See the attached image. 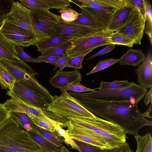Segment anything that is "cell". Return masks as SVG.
<instances>
[{"label": "cell", "mask_w": 152, "mask_h": 152, "mask_svg": "<svg viewBox=\"0 0 152 152\" xmlns=\"http://www.w3.org/2000/svg\"><path fill=\"white\" fill-rule=\"evenodd\" d=\"M66 130L69 137L100 147L104 149L112 148L108 144L100 137L80 130L67 123Z\"/></svg>", "instance_id": "2e32d148"}, {"label": "cell", "mask_w": 152, "mask_h": 152, "mask_svg": "<svg viewBox=\"0 0 152 152\" xmlns=\"http://www.w3.org/2000/svg\"><path fill=\"white\" fill-rule=\"evenodd\" d=\"M0 85L1 86V87L2 86V81H1V79L0 78Z\"/></svg>", "instance_id": "db71d44e"}, {"label": "cell", "mask_w": 152, "mask_h": 152, "mask_svg": "<svg viewBox=\"0 0 152 152\" xmlns=\"http://www.w3.org/2000/svg\"><path fill=\"white\" fill-rule=\"evenodd\" d=\"M152 109V102H151L150 105L147 111L144 113H142L143 116L145 118L148 117L150 118H151L152 116L150 115V113Z\"/></svg>", "instance_id": "f907efd6"}, {"label": "cell", "mask_w": 152, "mask_h": 152, "mask_svg": "<svg viewBox=\"0 0 152 152\" xmlns=\"http://www.w3.org/2000/svg\"><path fill=\"white\" fill-rule=\"evenodd\" d=\"M97 88L92 89L87 88L82 84L80 82L74 83L68 87L66 91H70L77 93L86 91L94 92Z\"/></svg>", "instance_id": "b9f144b4"}, {"label": "cell", "mask_w": 152, "mask_h": 152, "mask_svg": "<svg viewBox=\"0 0 152 152\" xmlns=\"http://www.w3.org/2000/svg\"><path fill=\"white\" fill-rule=\"evenodd\" d=\"M1 124H0V126L1 125Z\"/></svg>", "instance_id": "11a10c76"}, {"label": "cell", "mask_w": 152, "mask_h": 152, "mask_svg": "<svg viewBox=\"0 0 152 152\" xmlns=\"http://www.w3.org/2000/svg\"><path fill=\"white\" fill-rule=\"evenodd\" d=\"M113 32L103 31L75 41L65 52L67 58L88 53L98 47L112 44L111 37Z\"/></svg>", "instance_id": "ba28073f"}, {"label": "cell", "mask_w": 152, "mask_h": 152, "mask_svg": "<svg viewBox=\"0 0 152 152\" xmlns=\"http://www.w3.org/2000/svg\"><path fill=\"white\" fill-rule=\"evenodd\" d=\"M135 8L133 6L126 4L115 10L113 14L107 31H117L125 24Z\"/></svg>", "instance_id": "ac0fdd59"}, {"label": "cell", "mask_w": 152, "mask_h": 152, "mask_svg": "<svg viewBox=\"0 0 152 152\" xmlns=\"http://www.w3.org/2000/svg\"><path fill=\"white\" fill-rule=\"evenodd\" d=\"M83 7L89 8L95 11L108 14H113L115 11L105 7L97 0H78Z\"/></svg>", "instance_id": "484cf974"}, {"label": "cell", "mask_w": 152, "mask_h": 152, "mask_svg": "<svg viewBox=\"0 0 152 152\" xmlns=\"http://www.w3.org/2000/svg\"><path fill=\"white\" fill-rule=\"evenodd\" d=\"M107 8L115 11L126 4V0H97Z\"/></svg>", "instance_id": "74e56055"}, {"label": "cell", "mask_w": 152, "mask_h": 152, "mask_svg": "<svg viewBox=\"0 0 152 152\" xmlns=\"http://www.w3.org/2000/svg\"><path fill=\"white\" fill-rule=\"evenodd\" d=\"M145 57L144 53L140 49L134 50L130 48L119 59V64L121 66H138Z\"/></svg>", "instance_id": "ffe728a7"}, {"label": "cell", "mask_w": 152, "mask_h": 152, "mask_svg": "<svg viewBox=\"0 0 152 152\" xmlns=\"http://www.w3.org/2000/svg\"><path fill=\"white\" fill-rule=\"evenodd\" d=\"M31 11L38 28L50 37L56 28L60 16L51 12L49 10Z\"/></svg>", "instance_id": "4fadbf2b"}, {"label": "cell", "mask_w": 152, "mask_h": 152, "mask_svg": "<svg viewBox=\"0 0 152 152\" xmlns=\"http://www.w3.org/2000/svg\"><path fill=\"white\" fill-rule=\"evenodd\" d=\"M49 10L54 8L61 10L69 6L71 0H42Z\"/></svg>", "instance_id": "8d00e7d4"}, {"label": "cell", "mask_w": 152, "mask_h": 152, "mask_svg": "<svg viewBox=\"0 0 152 152\" xmlns=\"http://www.w3.org/2000/svg\"><path fill=\"white\" fill-rule=\"evenodd\" d=\"M3 19L2 16L1 15H0V26L1 25L2 22H3Z\"/></svg>", "instance_id": "f5cc1de1"}, {"label": "cell", "mask_w": 152, "mask_h": 152, "mask_svg": "<svg viewBox=\"0 0 152 152\" xmlns=\"http://www.w3.org/2000/svg\"><path fill=\"white\" fill-rule=\"evenodd\" d=\"M146 21L139 9L135 7L125 24L116 32L127 36L134 44L140 45Z\"/></svg>", "instance_id": "8fae6325"}, {"label": "cell", "mask_w": 152, "mask_h": 152, "mask_svg": "<svg viewBox=\"0 0 152 152\" xmlns=\"http://www.w3.org/2000/svg\"><path fill=\"white\" fill-rule=\"evenodd\" d=\"M0 77L2 83V89L10 90L13 88L16 81L15 78L0 64Z\"/></svg>", "instance_id": "4316f807"}, {"label": "cell", "mask_w": 152, "mask_h": 152, "mask_svg": "<svg viewBox=\"0 0 152 152\" xmlns=\"http://www.w3.org/2000/svg\"><path fill=\"white\" fill-rule=\"evenodd\" d=\"M152 88H150V90L147 92L145 95V97L144 100V103L148 107L150 102L152 101Z\"/></svg>", "instance_id": "681fc988"}, {"label": "cell", "mask_w": 152, "mask_h": 152, "mask_svg": "<svg viewBox=\"0 0 152 152\" xmlns=\"http://www.w3.org/2000/svg\"><path fill=\"white\" fill-rule=\"evenodd\" d=\"M79 152H104V149L83 141L72 139Z\"/></svg>", "instance_id": "1f68e13d"}, {"label": "cell", "mask_w": 152, "mask_h": 152, "mask_svg": "<svg viewBox=\"0 0 152 152\" xmlns=\"http://www.w3.org/2000/svg\"><path fill=\"white\" fill-rule=\"evenodd\" d=\"M135 70L138 84L147 89L152 87V54L149 48L147 55Z\"/></svg>", "instance_id": "e0dca14e"}, {"label": "cell", "mask_w": 152, "mask_h": 152, "mask_svg": "<svg viewBox=\"0 0 152 152\" xmlns=\"http://www.w3.org/2000/svg\"><path fill=\"white\" fill-rule=\"evenodd\" d=\"M6 94L11 98L20 100L28 105L41 110L46 111L49 104L38 93L25 84L16 81L14 88L8 90Z\"/></svg>", "instance_id": "9c48e42d"}, {"label": "cell", "mask_w": 152, "mask_h": 152, "mask_svg": "<svg viewBox=\"0 0 152 152\" xmlns=\"http://www.w3.org/2000/svg\"><path fill=\"white\" fill-rule=\"evenodd\" d=\"M67 124L89 134L104 139L112 148L126 142V133L119 126L96 116L81 119L69 118Z\"/></svg>", "instance_id": "3957f363"}, {"label": "cell", "mask_w": 152, "mask_h": 152, "mask_svg": "<svg viewBox=\"0 0 152 152\" xmlns=\"http://www.w3.org/2000/svg\"><path fill=\"white\" fill-rule=\"evenodd\" d=\"M2 16L3 20L27 30L39 41L50 37L37 27L33 12L18 1H14L9 12Z\"/></svg>", "instance_id": "8992f818"}, {"label": "cell", "mask_w": 152, "mask_h": 152, "mask_svg": "<svg viewBox=\"0 0 152 152\" xmlns=\"http://www.w3.org/2000/svg\"><path fill=\"white\" fill-rule=\"evenodd\" d=\"M0 152H43L28 132L11 117L0 126Z\"/></svg>", "instance_id": "7a4b0ae2"}, {"label": "cell", "mask_w": 152, "mask_h": 152, "mask_svg": "<svg viewBox=\"0 0 152 152\" xmlns=\"http://www.w3.org/2000/svg\"><path fill=\"white\" fill-rule=\"evenodd\" d=\"M72 42H68L46 50L42 53L40 56H53L61 57L65 55L67 48Z\"/></svg>", "instance_id": "f1b7e54d"}, {"label": "cell", "mask_w": 152, "mask_h": 152, "mask_svg": "<svg viewBox=\"0 0 152 152\" xmlns=\"http://www.w3.org/2000/svg\"><path fill=\"white\" fill-rule=\"evenodd\" d=\"M10 114L14 119L26 131L29 132L34 129V124L28 114L14 112L10 113Z\"/></svg>", "instance_id": "d4e9b609"}, {"label": "cell", "mask_w": 152, "mask_h": 152, "mask_svg": "<svg viewBox=\"0 0 152 152\" xmlns=\"http://www.w3.org/2000/svg\"><path fill=\"white\" fill-rule=\"evenodd\" d=\"M34 124L43 129L53 132H56L55 127L46 118H41L28 114Z\"/></svg>", "instance_id": "d6a6232c"}, {"label": "cell", "mask_w": 152, "mask_h": 152, "mask_svg": "<svg viewBox=\"0 0 152 152\" xmlns=\"http://www.w3.org/2000/svg\"><path fill=\"white\" fill-rule=\"evenodd\" d=\"M15 46L0 32V60H6L25 68H31L19 57L16 50Z\"/></svg>", "instance_id": "9a60e30c"}, {"label": "cell", "mask_w": 152, "mask_h": 152, "mask_svg": "<svg viewBox=\"0 0 152 152\" xmlns=\"http://www.w3.org/2000/svg\"><path fill=\"white\" fill-rule=\"evenodd\" d=\"M137 148L136 152H152V138L151 134L144 136L138 134L134 136Z\"/></svg>", "instance_id": "cb8c5ba5"}, {"label": "cell", "mask_w": 152, "mask_h": 152, "mask_svg": "<svg viewBox=\"0 0 152 152\" xmlns=\"http://www.w3.org/2000/svg\"><path fill=\"white\" fill-rule=\"evenodd\" d=\"M82 74L75 69L71 71H57L49 80V83L62 92L71 84L82 81Z\"/></svg>", "instance_id": "5bb4252c"}, {"label": "cell", "mask_w": 152, "mask_h": 152, "mask_svg": "<svg viewBox=\"0 0 152 152\" xmlns=\"http://www.w3.org/2000/svg\"><path fill=\"white\" fill-rule=\"evenodd\" d=\"M131 84L128 80H115L112 82L101 81L98 89L100 90H114L127 87Z\"/></svg>", "instance_id": "83f0119b"}, {"label": "cell", "mask_w": 152, "mask_h": 152, "mask_svg": "<svg viewBox=\"0 0 152 152\" xmlns=\"http://www.w3.org/2000/svg\"><path fill=\"white\" fill-rule=\"evenodd\" d=\"M59 149L60 152H72L64 145L59 148Z\"/></svg>", "instance_id": "816d5d0a"}, {"label": "cell", "mask_w": 152, "mask_h": 152, "mask_svg": "<svg viewBox=\"0 0 152 152\" xmlns=\"http://www.w3.org/2000/svg\"><path fill=\"white\" fill-rule=\"evenodd\" d=\"M48 110L68 120L71 118L83 119L96 117L66 91L62 92L59 96L55 95Z\"/></svg>", "instance_id": "5b68a950"}, {"label": "cell", "mask_w": 152, "mask_h": 152, "mask_svg": "<svg viewBox=\"0 0 152 152\" xmlns=\"http://www.w3.org/2000/svg\"><path fill=\"white\" fill-rule=\"evenodd\" d=\"M14 1L0 0V15H1L8 13L10 10Z\"/></svg>", "instance_id": "ee69618b"}, {"label": "cell", "mask_w": 152, "mask_h": 152, "mask_svg": "<svg viewBox=\"0 0 152 152\" xmlns=\"http://www.w3.org/2000/svg\"><path fill=\"white\" fill-rule=\"evenodd\" d=\"M60 57L58 56H39L37 58L43 61V62L48 63L55 66L56 63Z\"/></svg>", "instance_id": "7dc6e473"}, {"label": "cell", "mask_w": 152, "mask_h": 152, "mask_svg": "<svg viewBox=\"0 0 152 152\" xmlns=\"http://www.w3.org/2000/svg\"><path fill=\"white\" fill-rule=\"evenodd\" d=\"M67 64V58L65 55L60 57L56 63L55 68L53 70L57 68H59V71L63 70L64 68L66 67Z\"/></svg>", "instance_id": "c3c4849f"}, {"label": "cell", "mask_w": 152, "mask_h": 152, "mask_svg": "<svg viewBox=\"0 0 152 152\" xmlns=\"http://www.w3.org/2000/svg\"><path fill=\"white\" fill-rule=\"evenodd\" d=\"M86 37H87L64 36H53L39 41L35 46L37 48V51L41 53L49 48L63 43L68 42H73Z\"/></svg>", "instance_id": "d6986e66"}, {"label": "cell", "mask_w": 152, "mask_h": 152, "mask_svg": "<svg viewBox=\"0 0 152 152\" xmlns=\"http://www.w3.org/2000/svg\"><path fill=\"white\" fill-rule=\"evenodd\" d=\"M115 45L113 44L107 45L104 48L94 54L88 58L87 60H89L96 56H101L109 53L115 48Z\"/></svg>", "instance_id": "bcb514c9"}, {"label": "cell", "mask_w": 152, "mask_h": 152, "mask_svg": "<svg viewBox=\"0 0 152 152\" xmlns=\"http://www.w3.org/2000/svg\"><path fill=\"white\" fill-rule=\"evenodd\" d=\"M59 12L61 14L60 17L65 23H71L76 20L79 13L71 8H66L60 10Z\"/></svg>", "instance_id": "d590c367"}, {"label": "cell", "mask_w": 152, "mask_h": 152, "mask_svg": "<svg viewBox=\"0 0 152 152\" xmlns=\"http://www.w3.org/2000/svg\"><path fill=\"white\" fill-rule=\"evenodd\" d=\"M103 31H104L100 29L73 22L65 23L60 17L55 30L50 37L57 36L87 37L96 33Z\"/></svg>", "instance_id": "7c38bea8"}, {"label": "cell", "mask_w": 152, "mask_h": 152, "mask_svg": "<svg viewBox=\"0 0 152 152\" xmlns=\"http://www.w3.org/2000/svg\"><path fill=\"white\" fill-rule=\"evenodd\" d=\"M126 4L137 8L146 20V0H126Z\"/></svg>", "instance_id": "60d3db41"}, {"label": "cell", "mask_w": 152, "mask_h": 152, "mask_svg": "<svg viewBox=\"0 0 152 152\" xmlns=\"http://www.w3.org/2000/svg\"><path fill=\"white\" fill-rule=\"evenodd\" d=\"M88 53L75 57L67 58L66 67L72 68L75 69H82L83 68L82 62L85 57Z\"/></svg>", "instance_id": "ab89813d"}, {"label": "cell", "mask_w": 152, "mask_h": 152, "mask_svg": "<svg viewBox=\"0 0 152 152\" xmlns=\"http://www.w3.org/2000/svg\"><path fill=\"white\" fill-rule=\"evenodd\" d=\"M146 89L134 82L126 88L114 90H100L86 93L68 92L76 99L110 101H130L137 104L145 96Z\"/></svg>", "instance_id": "277c9868"}, {"label": "cell", "mask_w": 152, "mask_h": 152, "mask_svg": "<svg viewBox=\"0 0 152 152\" xmlns=\"http://www.w3.org/2000/svg\"><path fill=\"white\" fill-rule=\"evenodd\" d=\"M119 59H115L114 58L100 60L90 72L86 74V75H89L106 69L119 62Z\"/></svg>", "instance_id": "e575fe53"}, {"label": "cell", "mask_w": 152, "mask_h": 152, "mask_svg": "<svg viewBox=\"0 0 152 152\" xmlns=\"http://www.w3.org/2000/svg\"><path fill=\"white\" fill-rule=\"evenodd\" d=\"M11 117L10 113L5 107L4 104L0 103V124H1Z\"/></svg>", "instance_id": "f6af8a7d"}, {"label": "cell", "mask_w": 152, "mask_h": 152, "mask_svg": "<svg viewBox=\"0 0 152 152\" xmlns=\"http://www.w3.org/2000/svg\"><path fill=\"white\" fill-rule=\"evenodd\" d=\"M15 48L19 57L23 61L26 63L43 62V61L38 58H34L28 54L24 51L23 47L15 45Z\"/></svg>", "instance_id": "f35d334b"}, {"label": "cell", "mask_w": 152, "mask_h": 152, "mask_svg": "<svg viewBox=\"0 0 152 152\" xmlns=\"http://www.w3.org/2000/svg\"><path fill=\"white\" fill-rule=\"evenodd\" d=\"M28 132L34 141L40 147L43 152H60L59 148L48 140L34 129Z\"/></svg>", "instance_id": "44dd1931"}, {"label": "cell", "mask_w": 152, "mask_h": 152, "mask_svg": "<svg viewBox=\"0 0 152 152\" xmlns=\"http://www.w3.org/2000/svg\"><path fill=\"white\" fill-rule=\"evenodd\" d=\"M34 128L43 136L58 148L63 145L64 141L63 138L56 132L43 129L35 124L34 125Z\"/></svg>", "instance_id": "603a6c76"}, {"label": "cell", "mask_w": 152, "mask_h": 152, "mask_svg": "<svg viewBox=\"0 0 152 152\" xmlns=\"http://www.w3.org/2000/svg\"><path fill=\"white\" fill-rule=\"evenodd\" d=\"M146 16L147 22L145 26V33L148 36L150 43L152 46V11L151 5L150 2L145 1Z\"/></svg>", "instance_id": "4dcf8cb0"}, {"label": "cell", "mask_w": 152, "mask_h": 152, "mask_svg": "<svg viewBox=\"0 0 152 152\" xmlns=\"http://www.w3.org/2000/svg\"><path fill=\"white\" fill-rule=\"evenodd\" d=\"M77 99L89 112L117 125L126 134L137 135L142 127L152 125V121L143 116L137 104L131 101Z\"/></svg>", "instance_id": "6da1fadb"}, {"label": "cell", "mask_w": 152, "mask_h": 152, "mask_svg": "<svg viewBox=\"0 0 152 152\" xmlns=\"http://www.w3.org/2000/svg\"><path fill=\"white\" fill-rule=\"evenodd\" d=\"M104 152H133L128 143L126 142L119 146L110 149H105Z\"/></svg>", "instance_id": "7bdbcfd3"}, {"label": "cell", "mask_w": 152, "mask_h": 152, "mask_svg": "<svg viewBox=\"0 0 152 152\" xmlns=\"http://www.w3.org/2000/svg\"><path fill=\"white\" fill-rule=\"evenodd\" d=\"M19 1L31 10H49L42 0H20Z\"/></svg>", "instance_id": "836d02e7"}, {"label": "cell", "mask_w": 152, "mask_h": 152, "mask_svg": "<svg viewBox=\"0 0 152 152\" xmlns=\"http://www.w3.org/2000/svg\"><path fill=\"white\" fill-rule=\"evenodd\" d=\"M0 32L15 45L21 47H28L35 45L39 41L29 32L5 19L0 27Z\"/></svg>", "instance_id": "30bf717a"}, {"label": "cell", "mask_w": 152, "mask_h": 152, "mask_svg": "<svg viewBox=\"0 0 152 152\" xmlns=\"http://www.w3.org/2000/svg\"><path fill=\"white\" fill-rule=\"evenodd\" d=\"M111 39L112 44L117 45H124L131 48L134 44V42L127 36L117 32L113 33Z\"/></svg>", "instance_id": "f546056e"}, {"label": "cell", "mask_w": 152, "mask_h": 152, "mask_svg": "<svg viewBox=\"0 0 152 152\" xmlns=\"http://www.w3.org/2000/svg\"><path fill=\"white\" fill-rule=\"evenodd\" d=\"M71 2H72L77 5L81 10V12L79 13L77 19L73 22L88 26L100 29L97 23L85 8L82 7L80 4L75 2L71 0Z\"/></svg>", "instance_id": "7402d4cb"}, {"label": "cell", "mask_w": 152, "mask_h": 152, "mask_svg": "<svg viewBox=\"0 0 152 152\" xmlns=\"http://www.w3.org/2000/svg\"><path fill=\"white\" fill-rule=\"evenodd\" d=\"M0 64L14 77L16 81L28 85L40 95L49 104L52 102L53 96L37 80L36 76L38 74L31 67L25 68L3 60H0Z\"/></svg>", "instance_id": "52a82bcc"}]
</instances>
